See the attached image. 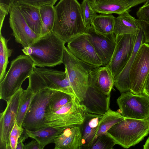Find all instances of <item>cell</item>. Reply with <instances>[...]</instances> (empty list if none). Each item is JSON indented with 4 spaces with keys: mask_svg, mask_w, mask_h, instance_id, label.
I'll return each instance as SVG.
<instances>
[{
    "mask_svg": "<svg viewBox=\"0 0 149 149\" xmlns=\"http://www.w3.org/2000/svg\"><path fill=\"white\" fill-rule=\"evenodd\" d=\"M54 8L55 18L52 31L65 43L86 32L88 28L77 0H60Z\"/></svg>",
    "mask_w": 149,
    "mask_h": 149,
    "instance_id": "obj_1",
    "label": "cell"
},
{
    "mask_svg": "<svg viewBox=\"0 0 149 149\" xmlns=\"http://www.w3.org/2000/svg\"><path fill=\"white\" fill-rule=\"evenodd\" d=\"M66 43L52 31L40 36L22 49L23 53L40 67H54L63 63Z\"/></svg>",
    "mask_w": 149,
    "mask_h": 149,
    "instance_id": "obj_2",
    "label": "cell"
},
{
    "mask_svg": "<svg viewBox=\"0 0 149 149\" xmlns=\"http://www.w3.org/2000/svg\"><path fill=\"white\" fill-rule=\"evenodd\" d=\"M35 66L27 55L21 54L11 61L10 67L0 82V98L9 101L29 78Z\"/></svg>",
    "mask_w": 149,
    "mask_h": 149,
    "instance_id": "obj_3",
    "label": "cell"
},
{
    "mask_svg": "<svg viewBox=\"0 0 149 149\" xmlns=\"http://www.w3.org/2000/svg\"><path fill=\"white\" fill-rule=\"evenodd\" d=\"M28 78V87L34 93L49 89L75 96L66 70L63 71L34 66Z\"/></svg>",
    "mask_w": 149,
    "mask_h": 149,
    "instance_id": "obj_4",
    "label": "cell"
},
{
    "mask_svg": "<svg viewBox=\"0 0 149 149\" xmlns=\"http://www.w3.org/2000/svg\"><path fill=\"white\" fill-rule=\"evenodd\" d=\"M149 133V120L125 118L114 125L107 133L116 144L128 148L142 140Z\"/></svg>",
    "mask_w": 149,
    "mask_h": 149,
    "instance_id": "obj_5",
    "label": "cell"
},
{
    "mask_svg": "<svg viewBox=\"0 0 149 149\" xmlns=\"http://www.w3.org/2000/svg\"><path fill=\"white\" fill-rule=\"evenodd\" d=\"M74 93L80 102L85 98L89 73L93 67L82 62L65 47L63 59Z\"/></svg>",
    "mask_w": 149,
    "mask_h": 149,
    "instance_id": "obj_6",
    "label": "cell"
},
{
    "mask_svg": "<svg viewBox=\"0 0 149 149\" xmlns=\"http://www.w3.org/2000/svg\"><path fill=\"white\" fill-rule=\"evenodd\" d=\"M87 112L84 105L75 96L58 110L46 113L45 124L46 126L56 128L79 125L84 122Z\"/></svg>",
    "mask_w": 149,
    "mask_h": 149,
    "instance_id": "obj_7",
    "label": "cell"
},
{
    "mask_svg": "<svg viewBox=\"0 0 149 149\" xmlns=\"http://www.w3.org/2000/svg\"><path fill=\"white\" fill-rule=\"evenodd\" d=\"M56 91L46 89L35 93L22 123L25 130L34 131L47 127L45 124L47 109Z\"/></svg>",
    "mask_w": 149,
    "mask_h": 149,
    "instance_id": "obj_8",
    "label": "cell"
},
{
    "mask_svg": "<svg viewBox=\"0 0 149 149\" xmlns=\"http://www.w3.org/2000/svg\"><path fill=\"white\" fill-rule=\"evenodd\" d=\"M116 102L120 113L125 118L149 120V97L144 94L128 91L121 94Z\"/></svg>",
    "mask_w": 149,
    "mask_h": 149,
    "instance_id": "obj_9",
    "label": "cell"
},
{
    "mask_svg": "<svg viewBox=\"0 0 149 149\" xmlns=\"http://www.w3.org/2000/svg\"><path fill=\"white\" fill-rule=\"evenodd\" d=\"M149 74V44L143 43L137 51L130 69V91L136 95L143 93Z\"/></svg>",
    "mask_w": 149,
    "mask_h": 149,
    "instance_id": "obj_10",
    "label": "cell"
},
{
    "mask_svg": "<svg viewBox=\"0 0 149 149\" xmlns=\"http://www.w3.org/2000/svg\"><path fill=\"white\" fill-rule=\"evenodd\" d=\"M138 33L116 35L115 48L109 63L106 66L110 70L114 78L122 70L130 59Z\"/></svg>",
    "mask_w": 149,
    "mask_h": 149,
    "instance_id": "obj_11",
    "label": "cell"
},
{
    "mask_svg": "<svg viewBox=\"0 0 149 149\" xmlns=\"http://www.w3.org/2000/svg\"><path fill=\"white\" fill-rule=\"evenodd\" d=\"M9 13L10 26L16 42L21 44L23 48L30 46L40 35L36 33L29 27L17 3L14 2Z\"/></svg>",
    "mask_w": 149,
    "mask_h": 149,
    "instance_id": "obj_12",
    "label": "cell"
},
{
    "mask_svg": "<svg viewBox=\"0 0 149 149\" xmlns=\"http://www.w3.org/2000/svg\"><path fill=\"white\" fill-rule=\"evenodd\" d=\"M21 88L7 102L6 107L0 114V149H11L10 134L16 122V116L19 106Z\"/></svg>",
    "mask_w": 149,
    "mask_h": 149,
    "instance_id": "obj_13",
    "label": "cell"
},
{
    "mask_svg": "<svg viewBox=\"0 0 149 149\" xmlns=\"http://www.w3.org/2000/svg\"><path fill=\"white\" fill-rule=\"evenodd\" d=\"M67 43L68 49L79 60L93 67L102 66V61L89 41L86 33L79 35Z\"/></svg>",
    "mask_w": 149,
    "mask_h": 149,
    "instance_id": "obj_14",
    "label": "cell"
},
{
    "mask_svg": "<svg viewBox=\"0 0 149 149\" xmlns=\"http://www.w3.org/2000/svg\"><path fill=\"white\" fill-rule=\"evenodd\" d=\"M86 33L102 61V66H106L111 59L115 48L116 35L114 33L104 34L98 32L91 25Z\"/></svg>",
    "mask_w": 149,
    "mask_h": 149,
    "instance_id": "obj_15",
    "label": "cell"
},
{
    "mask_svg": "<svg viewBox=\"0 0 149 149\" xmlns=\"http://www.w3.org/2000/svg\"><path fill=\"white\" fill-rule=\"evenodd\" d=\"M110 94H106L97 88L88 86L86 97L81 102L88 113L103 115L109 109Z\"/></svg>",
    "mask_w": 149,
    "mask_h": 149,
    "instance_id": "obj_16",
    "label": "cell"
},
{
    "mask_svg": "<svg viewBox=\"0 0 149 149\" xmlns=\"http://www.w3.org/2000/svg\"><path fill=\"white\" fill-rule=\"evenodd\" d=\"M93 67L90 71L88 86L93 87L104 93L109 95L114 86V79L106 66Z\"/></svg>",
    "mask_w": 149,
    "mask_h": 149,
    "instance_id": "obj_17",
    "label": "cell"
},
{
    "mask_svg": "<svg viewBox=\"0 0 149 149\" xmlns=\"http://www.w3.org/2000/svg\"><path fill=\"white\" fill-rule=\"evenodd\" d=\"M143 33L140 29L138 33L133 52L125 65L114 78V86L121 94L130 91V84L129 78L130 69L136 55L141 45L143 43Z\"/></svg>",
    "mask_w": 149,
    "mask_h": 149,
    "instance_id": "obj_18",
    "label": "cell"
},
{
    "mask_svg": "<svg viewBox=\"0 0 149 149\" xmlns=\"http://www.w3.org/2000/svg\"><path fill=\"white\" fill-rule=\"evenodd\" d=\"M82 136L79 125L66 128L54 141L55 149H82Z\"/></svg>",
    "mask_w": 149,
    "mask_h": 149,
    "instance_id": "obj_19",
    "label": "cell"
},
{
    "mask_svg": "<svg viewBox=\"0 0 149 149\" xmlns=\"http://www.w3.org/2000/svg\"><path fill=\"white\" fill-rule=\"evenodd\" d=\"M102 116L87 112L84 122L79 125L82 136V149H89L96 139Z\"/></svg>",
    "mask_w": 149,
    "mask_h": 149,
    "instance_id": "obj_20",
    "label": "cell"
},
{
    "mask_svg": "<svg viewBox=\"0 0 149 149\" xmlns=\"http://www.w3.org/2000/svg\"><path fill=\"white\" fill-rule=\"evenodd\" d=\"M91 1L92 8L96 13L120 15L131 8L126 2L122 0H96Z\"/></svg>",
    "mask_w": 149,
    "mask_h": 149,
    "instance_id": "obj_21",
    "label": "cell"
},
{
    "mask_svg": "<svg viewBox=\"0 0 149 149\" xmlns=\"http://www.w3.org/2000/svg\"><path fill=\"white\" fill-rule=\"evenodd\" d=\"M65 128L47 126L34 131L25 130V132L28 137L36 140L40 145V149H43L47 145L53 143L55 139Z\"/></svg>",
    "mask_w": 149,
    "mask_h": 149,
    "instance_id": "obj_22",
    "label": "cell"
},
{
    "mask_svg": "<svg viewBox=\"0 0 149 149\" xmlns=\"http://www.w3.org/2000/svg\"><path fill=\"white\" fill-rule=\"evenodd\" d=\"M136 19L127 11L116 17L114 33L116 35L137 33L140 29L138 26Z\"/></svg>",
    "mask_w": 149,
    "mask_h": 149,
    "instance_id": "obj_23",
    "label": "cell"
},
{
    "mask_svg": "<svg viewBox=\"0 0 149 149\" xmlns=\"http://www.w3.org/2000/svg\"><path fill=\"white\" fill-rule=\"evenodd\" d=\"M18 5L20 11L29 27L35 33L41 36L42 22L40 8L24 4Z\"/></svg>",
    "mask_w": 149,
    "mask_h": 149,
    "instance_id": "obj_24",
    "label": "cell"
},
{
    "mask_svg": "<svg viewBox=\"0 0 149 149\" xmlns=\"http://www.w3.org/2000/svg\"><path fill=\"white\" fill-rule=\"evenodd\" d=\"M116 17L111 14L97 15L93 19L91 25L100 33L109 34L114 33Z\"/></svg>",
    "mask_w": 149,
    "mask_h": 149,
    "instance_id": "obj_25",
    "label": "cell"
},
{
    "mask_svg": "<svg viewBox=\"0 0 149 149\" xmlns=\"http://www.w3.org/2000/svg\"><path fill=\"white\" fill-rule=\"evenodd\" d=\"M125 118L119 112L109 109L102 116L99 123L96 138L99 136L106 133L110 128Z\"/></svg>",
    "mask_w": 149,
    "mask_h": 149,
    "instance_id": "obj_26",
    "label": "cell"
},
{
    "mask_svg": "<svg viewBox=\"0 0 149 149\" xmlns=\"http://www.w3.org/2000/svg\"><path fill=\"white\" fill-rule=\"evenodd\" d=\"M42 22L41 36L52 31L55 18L54 6L50 4L44 5L40 8Z\"/></svg>",
    "mask_w": 149,
    "mask_h": 149,
    "instance_id": "obj_27",
    "label": "cell"
},
{
    "mask_svg": "<svg viewBox=\"0 0 149 149\" xmlns=\"http://www.w3.org/2000/svg\"><path fill=\"white\" fill-rule=\"evenodd\" d=\"M35 94L28 87L26 90L22 89L16 116V123L20 127H22L23 120Z\"/></svg>",
    "mask_w": 149,
    "mask_h": 149,
    "instance_id": "obj_28",
    "label": "cell"
},
{
    "mask_svg": "<svg viewBox=\"0 0 149 149\" xmlns=\"http://www.w3.org/2000/svg\"><path fill=\"white\" fill-rule=\"evenodd\" d=\"M75 97V95L56 91L50 99L46 113L54 112L58 110L72 101Z\"/></svg>",
    "mask_w": 149,
    "mask_h": 149,
    "instance_id": "obj_29",
    "label": "cell"
},
{
    "mask_svg": "<svg viewBox=\"0 0 149 149\" xmlns=\"http://www.w3.org/2000/svg\"><path fill=\"white\" fill-rule=\"evenodd\" d=\"M8 40L0 34V82L3 80L6 74V69L9 63L8 59L13 52V50L8 47Z\"/></svg>",
    "mask_w": 149,
    "mask_h": 149,
    "instance_id": "obj_30",
    "label": "cell"
},
{
    "mask_svg": "<svg viewBox=\"0 0 149 149\" xmlns=\"http://www.w3.org/2000/svg\"><path fill=\"white\" fill-rule=\"evenodd\" d=\"M81 7L84 23L88 28L91 26L93 19L97 14L92 8L90 0H83Z\"/></svg>",
    "mask_w": 149,
    "mask_h": 149,
    "instance_id": "obj_31",
    "label": "cell"
},
{
    "mask_svg": "<svg viewBox=\"0 0 149 149\" xmlns=\"http://www.w3.org/2000/svg\"><path fill=\"white\" fill-rule=\"evenodd\" d=\"M115 145L113 140L106 133L98 136L89 149H112Z\"/></svg>",
    "mask_w": 149,
    "mask_h": 149,
    "instance_id": "obj_32",
    "label": "cell"
},
{
    "mask_svg": "<svg viewBox=\"0 0 149 149\" xmlns=\"http://www.w3.org/2000/svg\"><path fill=\"white\" fill-rule=\"evenodd\" d=\"M24 128L19 126L15 122L10 134L9 141L11 149H16L19 138L22 134Z\"/></svg>",
    "mask_w": 149,
    "mask_h": 149,
    "instance_id": "obj_33",
    "label": "cell"
},
{
    "mask_svg": "<svg viewBox=\"0 0 149 149\" xmlns=\"http://www.w3.org/2000/svg\"><path fill=\"white\" fill-rule=\"evenodd\" d=\"M58 0H14L18 4H24L40 8L42 6L50 4L54 5Z\"/></svg>",
    "mask_w": 149,
    "mask_h": 149,
    "instance_id": "obj_34",
    "label": "cell"
},
{
    "mask_svg": "<svg viewBox=\"0 0 149 149\" xmlns=\"http://www.w3.org/2000/svg\"><path fill=\"white\" fill-rule=\"evenodd\" d=\"M136 15L138 19L149 23V4H144L139 8Z\"/></svg>",
    "mask_w": 149,
    "mask_h": 149,
    "instance_id": "obj_35",
    "label": "cell"
},
{
    "mask_svg": "<svg viewBox=\"0 0 149 149\" xmlns=\"http://www.w3.org/2000/svg\"><path fill=\"white\" fill-rule=\"evenodd\" d=\"M136 22L138 26L143 33V43H149V23L139 19H136Z\"/></svg>",
    "mask_w": 149,
    "mask_h": 149,
    "instance_id": "obj_36",
    "label": "cell"
},
{
    "mask_svg": "<svg viewBox=\"0 0 149 149\" xmlns=\"http://www.w3.org/2000/svg\"><path fill=\"white\" fill-rule=\"evenodd\" d=\"M24 149H40V148L38 141L34 139L24 145Z\"/></svg>",
    "mask_w": 149,
    "mask_h": 149,
    "instance_id": "obj_37",
    "label": "cell"
},
{
    "mask_svg": "<svg viewBox=\"0 0 149 149\" xmlns=\"http://www.w3.org/2000/svg\"><path fill=\"white\" fill-rule=\"evenodd\" d=\"M9 12L3 7L0 6V31L1 34V30L5 17Z\"/></svg>",
    "mask_w": 149,
    "mask_h": 149,
    "instance_id": "obj_38",
    "label": "cell"
},
{
    "mask_svg": "<svg viewBox=\"0 0 149 149\" xmlns=\"http://www.w3.org/2000/svg\"><path fill=\"white\" fill-rule=\"evenodd\" d=\"M14 2V0H0V6L4 8L9 13L10 9Z\"/></svg>",
    "mask_w": 149,
    "mask_h": 149,
    "instance_id": "obj_39",
    "label": "cell"
},
{
    "mask_svg": "<svg viewBox=\"0 0 149 149\" xmlns=\"http://www.w3.org/2000/svg\"><path fill=\"white\" fill-rule=\"evenodd\" d=\"M28 137L26 134L24 135L22 134L18 140L16 149H24V144L23 142Z\"/></svg>",
    "mask_w": 149,
    "mask_h": 149,
    "instance_id": "obj_40",
    "label": "cell"
},
{
    "mask_svg": "<svg viewBox=\"0 0 149 149\" xmlns=\"http://www.w3.org/2000/svg\"><path fill=\"white\" fill-rule=\"evenodd\" d=\"M143 93L149 97V74L145 83Z\"/></svg>",
    "mask_w": 149,
    "mask_h": 149,
    "instance_id": "obj_41",
    "label": "cell"
},
{
    "mask_svg": "<svg viewBox=\"0 0 149 149\" xmlns=\"http://www.w3.org/2000/svg\"><path fill=\"white\" fill-rule=\"evenodd\" d=\"M143 148L144 149H149V137L143 145Z\"/></svg>",
    "mask_w": 149,
    "mask_h": 149,
    "instance_id": "obj_42",
    "label": "cell"
},
{
    "mask_svg": "<svg viewBox=\"0 0 149 149\" xmlns=\"http://www.w3.org/2000/svg\"><path fill=\"white\" fill-rule=\"evenodd\" d=\"M149 4V0H147L144 4L146 5Z\"/></svg>",
    "mask_w": 149,
    "mask_h": 149,
    "instance_id": "obj_43",
    "label": "cell"
}]
</instances>
